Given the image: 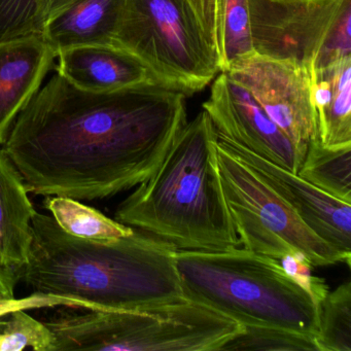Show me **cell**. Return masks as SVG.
Returning <instances> with one entry per match:
<instances>
[{
	"instance_id": "obj_23",
	"label": "cell",
	"mask_w": 351,
	"mask_h": 351,
	"mask_svg": "<svg viewBox=\"0 0 351 351\" xmlns=\"http://www.w3.org/2000/svg\"><path fill=\"white\" fill-rule=\"evenodd\" d=\"M279 263L285 274L319 306L330 289L324 278L313 274V266L309 260L302 252H297L283 256Z\"/></svg>"
},
{
	"instance_id": "obj_20",
	"label": "cell",
	"mask_w": 351,
	"mask_h": 351,
	"mask_svg": "<svg viewBox=\"0 0 351 351\" xmlns=\"http://www.w3.org/2000/svg\"><path fill=\"white\" fill-rule=\"evenodd\" d=\"M52 332L44 322L17 308L0 316V351H53Z\"/></svg>"
},
{
	"instance_id": "obj_18",
	"label": "cell",
	"mask_w": 351,
	"mask_h": 351,
	"mask_svg": "<svg viewBox=\"0 0 351 351\" xmlns=\"http://www.w3.org/2000/svg\"><path fill=\"white\" fill-rule=\"evenodd\" d=\"M44 206L63 231L75 237L112 240L126 237L134 232L133 228L110 219L97 209L69 197H46Z\"/></svg>"
},
{
	"instance_id": "obj_24",
	"label": "cell",
	"mask_w": 351,
	"mask_h": 351,
	"mask_svg": "<svg viewBox=\"0 0 351 351\" xmlns=\"http://www.w3.org/2000/svg\"><path fill=\"white\" fill-rule=\"evenodd\" d=\"M16 274L0 268V315L18 307L15 300Z\"/></svg>"
},
{
	"instance_id": "obj_11",
	"label": "cell",
	"mask_w": 351,
	"mask_h": 351,
	"mask_svg": "<svg viewBox=\"0 0 351 351\" xmlns=\"http://www.w3.org/2000/svg\"><path fill=\"white\" fill-rule=\"evenodd\" d=\"M56 57L42 34L0 42V147L43 87Z\"/></svg>"
},
{
	"instance_id": "obj_2",
	"label": "cell",
	"mask_w": 351,
	"mask_h": 351,
	"mask_svg": "<svg viewBox=\"0 0 351 351\" xmlns=\"http://www.w3.org/2000/svg\"><path fill=\"white\" fill-rule=\"evenodd\" d=\"M32 235L28 262L16 278L46 307L135 310L186 298L178 250L141 230L118 239H83L36 211Z\"/></svg>"
},
{
	"instance_id": "obj_21",
	"label": "cell",
	"mask_w": 351,
	"mask_h": 351,
	"mask_svg": "<svg viewBox=\"0 0 351 351\" xmlns=\"http://www.w3.org/2000/svg\"><path fill=\"white\" fill-rule=\"evenodd\" d=\"M223 350L318 351L315 339L272 326H243Z\"/></svg>"
},
{
	"instance_id": "obj_9",
	"label": "cell",
	"mask_w": 351,
	"mask_h": 351,
	"mask_svg": "<svg viewBox=\"0 0 351 351\" xmlns=\"http://www.w3.org/2000/svg\"><path fill=\"white\" fill-rule=\"evenodd\" d=\"M202 108L219 134L298 174L301 165L291 141L254 96L227 73L217 75Z\"/></svg>"
},
{
	"instance_id": "obj_14",
	"label": "cell",
	"mask_w": 351,
	"mask_h": 351,
	"mask_svg": "<svg viewBox=\"0 0 351 351\" xmlns=\"http://www.w3.org/2000/svg\"><path fill=\"white\" fill-rule=\"evenodd\" d=\"M36 213L21 174L0 149V268L16 274L28 262Z\"/></svg>"
},
{
	"instance_id": "obj_13",
	"label": "cell",
	"mask_w": 351,
	"mask_h": 351,
	"mask_svg": "<svg viewBox=\"0 0 351 351\" xmlns=\"http://www.w3.org/2000/svg\"><path fill=\"white\" fill-rule=\"evenodd\" d=\"M124 0H55L40 34L58 54L90 45H114Z\"/></svg>"
},
{
	"instance_id": "obj_15",
	"label": "cell",
	"mask_w": 351,
	"mask_h": 351,
	"mask_svg": "<svg viewBox=\"0 0 351 351\" xmlns=\"http://www.w3.org/2000/svg\"><path fill=\"white\" fill-rule=\"evenodd\" d=\"M314 104L320 143L351 147V57L314 73Z\"/></svg>"
},
{
	"instance_id": "obj_10",
	"label": "cell",
	"mask_w": 351,
	"mask_h": 351,
	"mask_svg": "<svg viewBox=\"0 0 351 351\" xmlns=\"http://www.w3.org/2000/svg\"><path fill=\"white\" fill-rule=\"evenodd\" d=\"M217 141L232 155L256 171L312 232L351 258V208L349 203L324 191L243 145L217 132Z\"/></svg>"
},
{
	"instance_id": "obj_6",
	"label": "cell",
	"mask_w": 351,
	"mask_h": 351,
	"mask_svg": "<svg viewBox=\"0 0 351 351\" xmlns=\"http://www.w3.org/2000/svg\"><path fill=\"white\" fill-rule=\"evenodd\" d=\"M217 163L226 202L245 250L278 261L300 252L313 267L350 266L351 258L312 232L256 171L219 141Z\"/></svg>"
},
{
	"instance_id": "obj_17",
	"label": "cell",
	"mask_w": 351,
	"mask_h": 351,
	"mask_svg": "<svg viewBox=\"0 0 351 351\" xmlns=\"http://www.w3.org/2000/svg\"><path fill=\"white\" fill-rule=\"evenodd\" d=\"M298 176L351 204V147H328L319 139L312 141Z\"/></svg>"
},
{
	"instance_id": "obj_7",
	"label": "cell",
	"mask_w": 351,
	"mask_h": 351,
	"mask_svg": "<svg viewBox=\"0 0 351 351\" xmlns=\"http://www.w3.org/2000/svg\"><path fill=\"white\" fill-rule=\"evenodd\" d=\"M254 53L317 73L351 57V0H248Z\"/></svg>"
},
{
	"instance_id": "obj_19",
	"label": "cell",
	"mask_w": 351,
	"mask_h": 351,
	"mask_svg": "<svg viewBox=\"0 0 351 351\" xmlns=\"http://www.w3.org/2000/svg\"><path fill=\"white\" fill-rule=\"evenodd\" d=\"M318 351H351V282L328 291L318 306Z\"/></svg>"
},
{
	"instance_id": "obj_5",
	"label": "cell",
	"mask_w": 351,
	"mask_h": 351,
	"mask_svg": "<svg viewBox=\"0 0 351 351\" xmlns=\"http://www.w3.org/2000/svg\"><path fill=\"white\" fill-rule=\"evenodd\" d=\"M156 83L197 93L219 75V58L190 0H124L114 38Z\"/></svg>"
},
{
	"instance_id": "obj_8",
	"label": "cell",
	"mask_w": 351,
	"mask_h": 351,
	"mask_svg": "<svg viewBox=\"0 0 351 351\" xmlns=\"http://www.w3.org/2000/svg\"><path fill=\"white\" fill-rule=\"evenodd\" d=\"M227 75L254 96L291 141L302 165L309 143L319 139L314 73L300 65L254 53Z\"/></svg>"
},
{
	"instance_id": "obj_1",
	"label": "cell",
	"mask_w": 351,
	"mask_h": 351,
	"mask_svg": "<svg viewBox=\"0 0 351 351\" xmlns=\"http://www.w3.org/2000/svg\"><path fill=\"white\" fill-rule=\"evenodd\" d=\"M186 123L182 92L147 84L96 93L56 73L1 149L28 193L99 200L151 178Z\"/></svg>"
},
{
	"instance_id": "obj_12",
	"label": "cell",
	"mask_w": 351,
	"mask_h": 351,
	"mask_svg": "<svg viewBox=\"0 0 351 351\" xmlns=\"http://www.w3.org/2000/svg\"><path fill=\"white\" fill-rule=\"evenodd\" d=\"M56 71L75 87L108 93L157 84L147 67L128 51L114 45H90L61 51Z\"/></svg>"
},
{
	"instance_id": "obj_16",
	"label": "cell",
	"mask_w": 351,
	"mask_h": 351,
	"mask_svg": "<svg viewBox=\"0 0 351 351\" xmlns=\"http://www.w3.org/2000/svg\"><path fill=\"white\" fill-rule=\"evenodd\" d=\"M215 43L221 73L254 54L248 0H215Z\"/></svg>"
},
{
	"instance_id": "obj_25",
	"label": "cell",
	"mask_w": 351,
	"mask_h": 351,
	"mask_svg": "<svg viewBox=\"0 0 351 351\" xmlns=\"http://www.w3.org/2000/svg\"><path fill=\"white\" fill-rule=\"evenodd\" d=\"M193 1H207V0H193Z\"/></svg>"
},
{
	"instance_id": "obj_4",
	"label": "cell",
	"mask_w": 351,
	"mask_h": 351,
	"mask_svg": "<svg viewBox=\"0 0 351 351\" xmlns=\"http://www.w3.org/2000/svg\"><path fill=\"white\" fill-rule=\"evenodd\" d=\"M176 258L186 299L243 326H272L315 339L318 306L276 258L244 247L178 250Z\"/></svg>"
},
{
	"instance_id": "obj_3",
	"label": "cell",
	"mask_w": 351,
	"mask_h": 351,
	"mask_svg": "<svg viewBox=\"0 0 351 351\" xmlns=\"http://www.w3.org/2000/svg\"><path fill=\"white\" fill-rule=\"evenodd\" d=\"M217 135L207 112L186 123L151 178L117 207L114 219L178 250L241 245L217 163Z\"/></svg>"
},
{
	"instance_id": "obj_22",
	"label": "cell",
	"mask_w": 351,
	"mask_h": 351,
	"mask_svg": "<svg viewBox=\"0 0 351 351\" xmlns=\"http://www.w3.org/2000/svg\"><path fill=\"white\" fill-rule=\"evenodd\" d=\"M55 0H0V42L40 34Z\"/></svg>"
}]
</instances>
